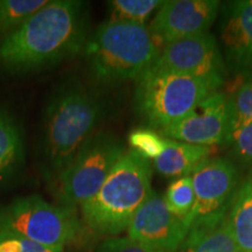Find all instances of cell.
Masks as SVG:
<instances>
[{
  "mask_svg": "<svg viewBox=\"0 0 252 252\" xmlns=\"http://www.w3.org/2000/svg\"><path fill=\"white\" fill-rule=\"evenodd\" d=\"M88 31L86 2L53 0L0 40V67L13 75L52 67L83 52Z\"/></svg>",
  "mask_w": 252,
  "mask_h": 252,
  "instance_id": "6da1fadb",
  "label": "cell"
},
{
  "mask_svg": "<svg viewBox=\"0 0 252 252\" xmlns=\"http://www.w3.org/2000/svg\"><path fill=\"white\" fill-rule=\"evenodd\" d=\"M105 108L97 94L82 86L56 91L47 105L43 125L45 175L53 186L102 122Z\"/></svg>",
  "mask_w": 252,
  "mask_h": 252,
  "instance_id": "7a4b0ae2",
  "label": "cell"
},
{
  "mask_svg": "<svg viewBox=\"0 0 252 252\" xmlns=\"http://www.w3.org/2000/svg\"><path fill=\"white\" fill-rule=\"evenodd\" d=\"M83 52L93 76L111 86L143 76L160 47L146 25L110 19L89 36Z\"/></svg>",
  "mask_w": 252,
  "mask_h": 252,
  "instance_id": "3957f363",
  "label": "cell"
},
{
  "mask_svg": "<svg viewBox=\"0 0 252 252\" xmlns=\"http://www.w3.org/2000/svg\"><path fill=\"white\" fill-rule=\"evenodd\" d=\"M152 191L149 160L133 150L126 151L98 193L81 207L84 224L94 234H121Z\"/></svg>",
  "mask_w": 252,
  "mask_h": 252,
  "instance_id": "277c9868",
  "label": "cell"
},
{
  "mask_svg": "<svg viewBox=\"0 0 252 252\" xmlns=\"http://www.w3.org/2000/svg\"><path fill=\"white\" fill-rule=\"evenodd\" d=\"M216 91L200 78L149 69L137 80L135 108L151 127L162 131Z\"/></svg>",
  "mask_w": 252,
  "mask_h": 252,
  "instance_id": "5b68a950",
  "label": "cell"
},
{
  "mask_svg": "<svg viewBox=\"0 0 252 252\" xmlns=\"http://www.w3.org/2000/svg\"><path fill=\"white\" fill-rule=\"evenodd\" d=\"M0 231L11 232L63 252L81 235L75 209L47 202L39 195L19 197L0 207Z\"/></svg>",
  "mask_w": 252,
  "mask_h": 252,
  "instance_id": "8992f818",
  "label": "cell"
},
{
  "mask_svg": "<svg viewBox=\"0 0 252 252\" xmlns=\"http://www.w3.org/2000/svg\"><path fill=\"white\" fill-rule=\"evenodd\" d=\"M126 150L108 132H96L81 147L53 186L59 206L76 209L91 200L105 182Z\"/></svg>",
  "mask_w": 252,
  "mask_h": 252,
  "instance_id": "52a82bcc",
  "label": "cell"
},
{
  "mask_svg": "<svg viewBox=\"0 0 252 252\" xmlns=\"http://www.w3.org/2000/svg\"><path fill=\"white\" fill-rule=\"evenodd\" d=\"M149 69L200 78L216 90L223 86L226 74L222 52L210 33L185 37L161 47Z\"/></svg>",
  "mask_w": 252,
  "mask_h": 252,
  "instance_id": "ba28073f",
  "label": "cell"
},
{
  "mask_svg": "<svg viewBox=\"0 0 252 252\" xmlns=\"http://www.w3.org/2000/svg\"><path fill=\"white\" fill-rule=\"evenodd\" d=\"M230 96L216 91L180 121L161 131L167 139L213 147L226 143L230 133Z\"/></svg>",
  "mask_w": 252,
  "mask_h": 252,
  "instance_id": "9c48e42d",
  "label": "cell"
},
{
  "mask_svg": "<svg viewBox=\"0 0 252 252\" xmlns=\"http://www.w3.org/2000/svg\"><path fill=\"white\" fill-rule=\"evenodd\" d=\"M217 0H169L163 1L149 28L161 48L176 40L209 33L220 13Z\"/></svg>",
  "mask_w": 252,
  "mask_h": 252,
  "instance_id": "30bf717a",
  "label": "cell"
},
{
  "mask_svg": "<svg viewBox=\"0 0 252 252\" xmlns=\"http://www.w3.org/2000/svg\"><path fill=\"white\" fill-rule=\"evenodd\" d=\"M196 202L189 228L195 220L228 212L239 187V173L235 163L224 158H209L190 175Z\"/></svg>",
  "mask_w": 252,
  "mask_h": 252,
  "instance_id": "8fae6325",
  "label": "cell"
},
{
  "mask_svg": "<svg viewBox=\"0 0 252 252\" xmlns=\"http://www.w3.org/2000/svg\"><path fill=\"white\" fill-rule=\"evenodd\" d=\"M188 225L167 208L163 197L152 191L127 228L128 237L165 252H176L188 234Z\"/></svg>",
  "mask_w": 252,
  "mask_h": 252,
  "instance_id": "7c38bea8",
  "label": "cell"
},
{
  "mask_svg": "<svg viewBox=\"0 0 252 252\" xmlns=\"http://www.w3.org/2000/svg\"><path fill=\"white\" fill-rule=\"evenodd\" d=\"M220 37L223 59L234 74L252 75V0L220 5Z\"/></svg>",
  "mask_w": 252,
  "mask_h": 252,
  "instance_id": "4fadbf2b",
  "label": "cell"
},
{
  "mask_svg": "<svg viewBox=\"0 0 252 252\" xmlns=\"http://www.w3.org/2000/svg\"><path fill=\"white\" fill-rule=\"evenodd\" d=\"M179 252H238L229 210L195 220Z\"/></svg>",
  "mask_w": 252,
  "mask_h": 252,
  "instance_id": "5bb4252c",
  "label": "cell"
},
{
  "mask_svg": "<svg viewBox=\"0 0 252 252\" xmlns=\"http://www.w3.org/2000/svg\"><path fill=\"white\" fill-rule=\"evenodd\" d=\"M212 153L213 147L166 138L165 150L154 160L153 165L161 175L187 176L191 175L198 166L207 161Z\"/></svg>",
  "mask_w": 252,
  "mask_h": 252,
  "instance_id": "9a60e30c",
  "label": "cell"
},
{
  "mask_svg": "<svg viewBox=\"0 0 252 252\" xmlns=\"http://www.w3.org/2000/svg\"><path fill=\"white\" fill-rule=\"evenodd\" d=\"M24 163L23 131L13 116L0 106V188L20 172Z\"/></svg>",
  "mask_w": 252,
  "mask_h": 252,
  "instance_id": "2e32d148",
  "label": "cell"
},
{
  "mask_svg": "<svg viewBox=\"0 0 252 252\" xmlns=\"http://www.w3.org/2000/svg\"><path fill=\"white\" fill-rule=\"evenodd\" d=\"M229 220L238 252H252V176L239 185L229 209Z\"/></svg>",
  "mask_w": 252,
  "mask_h": 252,
  "instance_id": "e0dca14e",
  "label": "cell"
},
{
  "mask_svg": "<svg viewBox=\"0 0 252 252\" xmlns=\"http://www.w3.org/2000/svg\"><path fill=\"white\" fill-rule=\"evenodd\" d=\"M48 0H0V40L20 28Z\"/></svg>",
  "mask_w": 252,
  "mask_h": 252,
  "instance_id": "ac0fdd59",
  "label": "cell"
},
{
  "mask_svg": "<svg viewBox=\"0 0 252 252\" xmlns=\"http://www.w3.org/2000/svg\"><path fill=\"white\" fill-rule=\"evenodd\" d=\"M162 197L167 208L179 219L184 220L189 228L188 220L196 202L190 175L181 176L173 181Z\"/></svg>",
  "mask_w": 252,
  "mask_h": 252,
  "instance_id": "d6986e66",
  "label": "cell"
},
{
  "mask_svg": "<svg viewBox=\"0 0 252 252\" xmlns=\"http://www.w3.org/2000/svg\"><path fill=\"white\" fill-rule=\"evenodd\" d=\"M163 1L159 0H112L109 1L112 20L145 25Z\"/></svg>",
  "mask_w": 252,
  "mask_h": 252,
  "instance_id": "ffe728a7",
  "label": "cell"
},
{
  "mask_svg": "<svg viewBox=\"0 0 252 252\" xmlns=\"http://www.w3.org/2000/svg\"><path fill=\"white\" fill-rule=\"evenodd\" d=\"M231 122L230 133L239 126L252 122V75L245 77L241 87L230 96ZM229 133V134H230Z\"/></svg>",
  "mask_w": 252,
  "mask_h": 252,
  "instance_id": "44dd1931",
  "label": "cell"
},
{
  "mask_svg": "<svg viewBox=\"0 0 252 252\" xmlns=\"http://www.w3.org/2000/svg\"><path fill=\"white\" fill-rule=\"evenodd\" d=\"M132 150L146 160H156L166 147V138H162L157 132L150 128H138L131 132L128 137Z\"/></svg>",
  "mask_w": 252,
  "mask_h": 252,
  "instance_id": "7402d4cb",
  "label": "cell"
},
{
  "mask_svg": "<svg viewBox=\"0 0 252 252\" xmlns=\"http://www.w3.org/2000/svg\"><path fill=\"white\" fill-rule=\"evenodd\" d=\"M225 145L231 147L238 160L252 167V122L232 131Z\"/></svg>",
  "mask_w": 252,
  "mask_h": 252,
  "instance_id": "603a6c76",
  "label": "cell"
},
{
  "mask_svg": "<svg viewBox=\"0 0 252 252\" xmlns=\"http://www.w3.org/2000/svg\"><path fill=\"white\" fill-rule=\"evenodd\" d=\"M0 252H58L11 232L0 231Z\"/></svg>",
  "mask_w": 252,
  "mask_h": 252,
  "instance_id": "cb8c5ba5",
  "label": "cell"
},
{
  "mask_svg": "<svg viewBox=\"0 0 252 252\" xmlns=\"http://www.w3.org/2000/svg\"><path fill=\"white\" fill-rule=\"evenodd\" d=\"M97 252H165L151 248L130 237L105 239L97 249Z\"/></svg>",
  "mask_w": 252,
  "mask_h": 252,
  "instance_id": "d4e9b609",
  "label": "cell"
}]
</instances>
